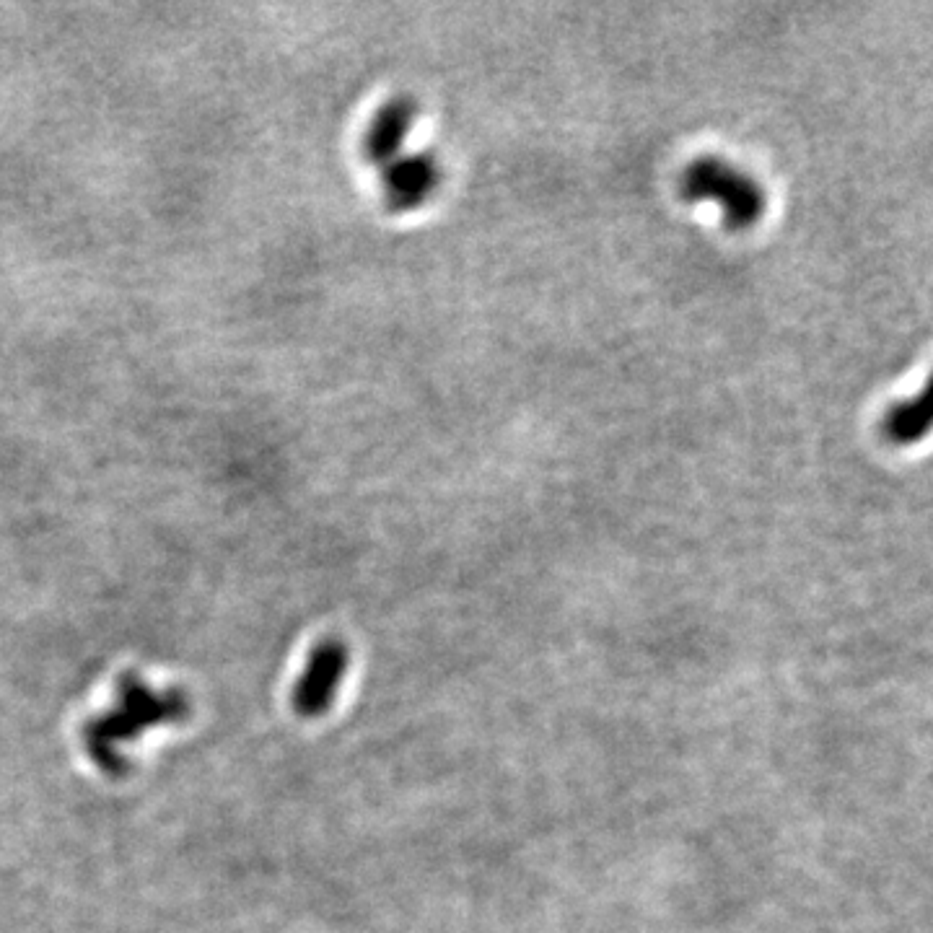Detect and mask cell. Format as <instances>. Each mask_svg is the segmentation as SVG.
Wrapping results in <instances>:
<instances>
[{
  "instance_id": "3",
  "label": "cell",
  "mask_w": 933,
  "mask_h": 933,
  "mask_svg": "<svg viewBox=\"0 0 933 933\" xmlns=\"http://www.w3.org/2000/svg\"><path fill=\"white\" fill-rule=\"evenodd\" d=\"M348 672V648L340 641H322L309 654L304 674L293 690V708L304 718H319L330 711Z\"/></svg>"
},
{
  "instance_id": "4",
  "label": "cell",
  "mask_w": 933,
  "mask_h": 933,
  "mask_svg": "<svg viewBox=\"0 0 933 933\" xmlns=\"http://www.w3.org/2000/svg\"><path fill=\"white\" fill-rule=\"evenodd\" d=\"M441 169L426 153L400 156L384 166V197L392 210H415L436 192Z\"/></svg>"
},
{
  "instance_id": "1",
  "label": "cell",
  "mask_w": 933,
  "mask_h": 933,
  "mask_svg": "<svg viewBox=\"0 0 933 933\" xmlns=\"http://www.w3.org/2000/svg\"><path fill=\"white\" fill-rule=\"evenodd\" d=\"M190 716V698L182 690L153 692L135 674H122L117 685V705L89 721L83 729V744L91 760L107 775H125L127 760L117 744L130 742L151 726L177 724Z\"/></svg>"
},
{
  "instance_id": "2",
  "label": "cell",
  "mask_w": 933,
  "mask_h": 933,
  "mask_svg": "<svg viewBox=\"0 0 933 933\" xmlns=\"http://www.w3.org/2000/svg\"><path fill=\"white\" fill-rule=\"evenodd\" d=\"M680 187L690 203H716L731 229H749L765 213L760 182L716 156L692 161L682 174Z\"/></svg>"
},
{
  "instance_id": "6",
  "label": "cell",
  "mask_w": 933,
  "mask_h": 933,
  "mask_svg": "<svg viewBox=\"0 0 933 933\" xmlns=\"http://www.w3.org/2000/svg\"><path fill=\"white\" fill-rule=\"evenodd\" d=\"M931 426V410H928V392H921L913 400L895 405L884 418V436L892 444L908 446L921 441Z\"/></svg>"
},
{
  "instance_id": "5",
  "label": "cell",
  "mask_w": 933,
  "mask_h": 933,
  "mask_svg": "<svg viewBox=\"0 0 933 933\" xmlns=\"http://www.w3.org/2000/svg\"><path fill=\"white\" fill-rule=\"evenodd\" d=\"M418 117V107L413 99L397 96L379 109V115L371 122L369 133L363 138V153L374 166H389L394 159L402 156L407 135L413 130V122Z\"/></svg>"
}]
</instances>
